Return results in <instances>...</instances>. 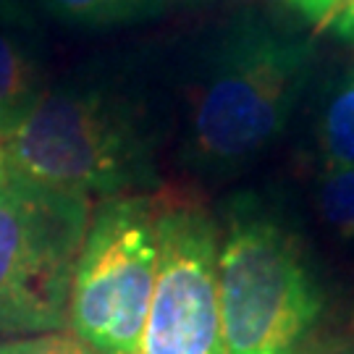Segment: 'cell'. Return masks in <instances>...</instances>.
Segmentation results:
<instances>
[{"label":"cell","mask_w":354,"mask_h":354,"mask_svg":"<svg viewBox=\"0 0 354 354\" xmlns=\"http://www.w3.org/2000/svg\"><path fill=\"white\" fill-rule=\"evenodd\" d=\"M3 147L11 176L89 203L158 187V121L121 76L48 87Z\"/></svg>","instance_id":"7a4b0ae2"},{"label":"cell","mask_w":354,"mask_h":354,"mask_svg":"<svg viewBox=\"0 0 354 354\" xmlns=\"http://www.w3.org/2000/svg\"><path fill=\"white\" fill-rule=\"evenodd\" d=\"M346 19H354V0H339L336 3V11L330 16V24H336V21H346Z\"/></svg>","instance_id":"5bb4252c"},{"label":"cell","mask_w":354,"mask_h":354,"mask_svg":"<svg viewBox=\"0 0 354 354\" xmlns=\"http://www.w3.org/2000/svg\"><path fill=\"white\" fill-rule=\"evenodd\" d=\"M29 8L76 29L134 24L163 11L165 0H24Z\"/></svg>","instance_id":"9c48e42d"},{"label":"cell","mask_w":354,"mask_h":354,"mask_svg":"<svg viewBox=\"0 0 354 354\" xmlns=\"http://www.w3.org/2000/svg\"><path fill=\"white\" fill-rule=\"evenodd\" d=\"M342 354H354V352H342Z\"/></svg>","instance_id":"2e32d148"},{"label":"cell","mask_w":354,"mask_h":354,"mask_svg":"<svg viewBox=\"0 0 354 354\" xmlns=\"http://www.w3.org/2000/svg\"><path fill=\"white\" fill-rule=\"evenodd\" d=\"M0 354H100L89 344L76 339L74 333L53 330V333H35V336H16L0 342Z\"/></svg>","instance_id":"8fae6325"},{"label":"cell","mask_w":354,"mask_h":354,"mask_svg":"<svg viewBox=\"0 0 354 354\" xmlns=\"http://www.w3.org/2000/svg\"><path fill=\"white\" fill-rule=\"evenodd\" d=\"M279 3H283L289 11H294L307 24L317 26V29H326L339 0H279Z\"/></svg>","instance_id":"7c38bea8"},{"label":"cell","mask_w":354,"mask_h":354,"mask_svg":"<svg viewBox=\"0 0 354 354\" xmlns=\"http://www.w3.org/2000/svg\"><path fill=\"white\" fill-rule=\"evenodd\" d=\"M92 203L6 176L0 187V333L64 330Z\"/></svg>","instance_id":"5b68a950"},{"label":"cell","mask_w":354,"mask_h":354,"mask_svg":"<svg viewBox=\"0 0 354 354\" xmlns=\"http://www.w3.org/2000/svg\"><path fill=\"white\" fill-rule=\"evenodd\" d=\"M6 176H8V163H6V147H3V142H0V187H3Z\"/></svg>","instance_id":"9a60e30c"},{"label":"cell","mask_w":354,"mask_h":354,"mask_svg":"<svg viewBox=\"0 0 354 354\" xmlns=\"http://www.w3.org/2000/svg\"><path fill=\"white\" fill-rule=\"evenodd\" d=\"M158 194L92 207L74 268L66 328L100 354H140L158 270Z\"/></svg>","instance_id":"277c9868"},{"label":"cell","mask_w":354,"mask_h":354,"mask_svg":"<svg viewBox=\"0 0 354 354\" xmlns=\"http://www.w3.org/2000/svg\"><path fill=\"white\" fill-rule=\"evenodd\" d=\"M158 270L140 354H226L218 226L194 200L160 194Z\"/></svg>","instance_id":"8992f818"},{"label":"cell","mask_w":354,"mask_h":354,"mask_svg":"<svg viewBox=\"0 0 354 354\" xmlns=\"http://www.w3.org/2000/svg\"><path fill=\"white\" fill-rule=\"evenodd\" d=\"M320 168H354V71L336 82L315 121Z\"/></svg>","instance_id":"ba28073f"},{"label":"cell","mask_w":354,"mask_h":354,"mask_svg":"<svg viewBox=\"0 0 354 354\" xmlns=\"http://www.w3.org/2000/svg\"><path fill=\"white\" fill-rule=\"evenodd\" d=\"M330 35H336L344 42H352L354 45V19H346V21H336V24L328 26Z\"/></svg>","instance_id":"4fadbf2b"},{"label":"cell","mask_w":354,"mask_h":354,"mask_svg":"<svg viewBox=\"0 0 354 354\" xmlns=\"http://www.w3.org/2000/svg\"><path fill=\"white\" fill-rule=\"evenodd\" d=\"M32 29L35 11L24 0H0V140L24 121L48 89Z\"/></svg>","instance_id":"52a82bcc"},{"label":"cell","mask_w":354,"mask_h":354,"mask_svg":"<svg viewBox=\"0 0 354 354\" xmlns=\"http://www.w3.org/2000/svg\"><path fill=\"white\" fill-rule=\"evenodd\" d=\"M320 221L344 241H354V168H320L313 184Z\"/></svg>","instance_id":"30bf717a"},{"label":"cell","mask_w":354,"mask_h":354,"mask_svg":"<svg viewBox=\"0 0 354 354\" xmlns=\"http://www.w3.org/2000/svg\"><path fill=\"white\" fill-rule=\"evenodd\" d=\"M226 354H304L323 291L302 241L254 197H236L218 241Z\"/></svg>","instance_id":"3957f363"},{"label":"cell","mask_w":354,"mask_h":354,"mask_svg":"<svg viewBox=\"0 0 354 354\" xmlns=\"http://www.w3.org/2000/svg\"><path fill=\"white\" fill-rule=\"evenodd\" d=\"M315 68V42L260 11L207 37L184 92L181 150L189 168L231 176L286 131Z\"/></svg>","instance_id":"6da1fadb"}]
</instances>
